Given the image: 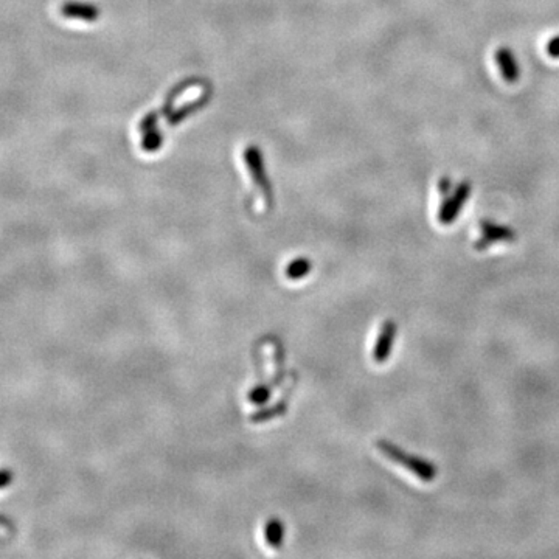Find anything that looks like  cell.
I'll return each instance as SVG.
<instances>
[{"instance_id":"obj_9","label":"cell","mask_w":559,"mask_h":559,"mask_svg":"<svg viewBox=\"0 0 559 559\" xmlns=\"http://www.w3.org/2000/svg\"><path fill=\"white\" fill-rule=\"evenodd\" d=\"M285 412H286V406L283 404V402H280V404H276L275 407H270V408H266V411H261L255 415H252L250 419L253 423H259V421L263 423V421H269V419H272V418L281 417Z\"/></svg>"},{"instance_id":"obj_11","label":"cell","mask_w":559,"mask_h":559,"mask_svg":"<svg viewBox=\"0 0 559 559\" xmlns=\"http://www.w3.org/2000/svg\"><path fill=\"white\" fill-rule=\"evenodd\" d=\"M14 480V472L11 469H0V489L7 488Z\"/></svg>"},{"instance_id":"obj_2","label":"cell","mask_w":559,"mask_h":559,"mask_svg":"<svg viewBox=\"0 0 559 559\" xmlns=\"http://www.w3.org/2000/svg\"><path fill=\"white\" fill-rule=\"evenodd\" d=\"M396 336V325L393 322L389 320L382 325V330L379 333V337L374 345L373 350V359L378 364H384L385 361L389 359V356L391 353V347H393Z\"/></svg>"},{"instance_id":"obj_1","label":"cell","mask_w":559,"mask_h":559,"mask_svg":"<svg viewBox=\"0 0 559 559\" xmlns=\"http://www.w3.org/2000/svg\"><path fill=\"white\" fill-rule=\"evenodd\" d=\"M378 449L384 455H387L391 462L400 463L401 466H404L406 469L413 472L415 476L419 477L424 482H430L437 477V468L434 465L426 462V460H421L418 457H413V455H408L406 452H402L400 447L390 445V443H387V441H379L378 443Z\"/></svg>"},{"instance_id":"obj_10","label":"cell","mask_w":559,"mask_h":559,"mask_svg":"<svg viewBox=\"0 0 559 559\" xmlns=\"http://www.w3.org/2000/svg\"><path fill=\"white\" fill-rule=\"evenodd\" d=\"M270 398V389L264 387V385H259V387L253 389L249 393V401L255 406H261L264 402H268Z\"/></svg>"},{"instance_id":"obj_8","label":"cell","mask_w":559,"mask_h":559,"mask_svg":"<svg viewBox=\"0 0 559 559\" xmlns=\"http://www.w3.org/2000/svg\"><path fill=\"white\" fill-rule=\"evenodd\" d=\"M311 269H313V264H311L309 259L307 258L294 259L289 266L286 268V276L289 280H302L309 274Z\"/></svg>"},{"instance_id":"obj_4","label":"cell","mask_w":559,"mask_h":559,"mask_svg":"<svg viewBox=\"0 0 559 559\" xmlns=\"http://www.w3.org/2000/svg\"><path fill=\"white\" fill-rule=\"evenodd\" d=\"M61 13L62 16L70 17V19H79V21H88V22L95 21L98 17V10L94 7V5L84 3V2H75V0H70V2H66L64 5H62Z\"/></svg>"},{"instance_id":"obj_7","label":"cell","mask_w":559,"mask_h":559,"mask_svg":"<svg viewBox=\"0 0 559 559\" xmlns=\"http://www.w3.org/2000/svg\"><path fill=\"white\" fill-rule=\"evenodd\" d=\"M499 61V66L502 68V73L505 79H508V81H516L517 79V66H516V61L515 57H512L511 51H508L506 49H500L497 51V55H495Z\"/></svg>"},{"instance_id":"obj_3","label":"cell","mask_w":559,"mask_h":559,"mask_svg":"<svg viewBox=\"0 0 559 559\" xmlns=\"http://www.w3.org/2000/svg\"><path fill=\"white\" fill-rule=\"evenodd\" d=\"M469 194V187L468 185H462L458 188V192L454 194V198L447 199L445 205L441 207V211H440V221L443 224H451L455 218H457L460 209H462V205L465 204L466 198H468Z\"/></svg>"},{"instance_id":"obj_12","label":"cell","mask_w":559,"mask_h":559,"mask_svg":"<svg viewBox=\"0 0 559 559\" xmlns=\"http://www.w3.org/2000/svg\"><path fill=\"white\" fill-rule=\"evenodd\" d=\"M547 50H549V53L551 56H559V38L551 39V41L549 42V47H547Z\"/></svg>"},{"instance_id":"obj_6","label":"cell","mask_w":559,"mask_h":559,"mask_svg":"<svg viewBox=\"0 0 559 559\" xmlns=\"http://www.w3.org/2000/svg\"><path fill=\"white\" fill-rule=\"evenodd\" d=\"M285 538V527L280 519H270L264 528V539L270 549H280Z\"/></svg>"},{"instance_id":"obj_5","label":"cell","mask_w":559,"mask_h":559,"mask_svg":"<svg viewBox=\"0 0 559 559\" xmlns=\"http://www.w3.org/2000/svg\"><path fill=\"white\" fill-rule=\"evenodd\" d=\"M483 232H485V236H483L482 241H478L476 244V247L478 250H482L483 247H486L488 244L494 243V241H502V239H512L515 238V233H512V230L510 229H505V227H499V226H483Z\"/></svg>"}]
</instances>
